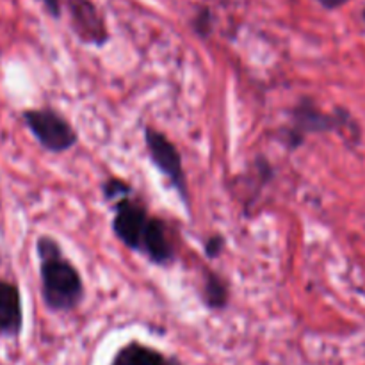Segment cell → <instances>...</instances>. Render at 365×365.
<instances>
[{
  "mask_svg": "<svg viewBox=\"0 0 365 365\" xmlns=\"http://www.w3.org/2000/svg\"><path fill=\"white\" fill-rule=\"evenodd\" d=\"M225 245H227V241H225L223 235H220V234L210 235V237L205 241V245H203L207 259H210V260L220 259L221 253H223V250H225Z\"/></svg>",
  "mask_w": 365,
  "mask_h": 365,
  "instance_id": "obj_10",
  "label": "cell"
},
{
  "mask_svg": "<svg viewBox=\"0 0 365 365\" xmlns=\"http://www.w3.org/2000/svg\"><path fill=\"white\" fill-rule=\"evenodd\" d=\"M70 9L71 27L77 32L81 41L95 46H103L109 41V31L96 7L89 0H73Z\"/></svg>",
  "mask_w": 365,
  "mask_h": 365,
  "instance_id": "obj_6",
  "label": "cell"
},
{
  "mask_svg": "<svg viewBox=\"0 0 365 365\" xmlns=\"http://www.w3.org/2000/svg\"><path fill=\"white\" fill-rule=\"evenodd\" d=\"M364 14H365V13H364Z\"/></svg>",
  "mask_w": 365,
  "mask_h": 365,
  "instance_id": "obj_13",
  "label": "cell"
},
{
  "mask_svg": "<svg viewBox=\"0 0 365 365\" xmlns=\"http://www.w3.org/2000/svg\"><path fill=\"white\" fill-rule=\"evenodd\" d=\"M319 2H321V6L327 7V9H337V7L344 6L348 0H319Z\"/></svg>",
  "mask_w": 365,
  "mask_h": 365,
  "instance_id": "obj_12",
  "label": "cell"
},
{
  "mask_svg": "<svg viewBox=\"0 0 365 365\" xmlns=\"http://www.w3.org/2000/svg\"><path fill=\"white\" fill-rule=\"evenodd\" d=\"M24 123L43 150L64 153L78 143V134L66 116L52 107H36L24 110Z\"/></svg>",
  "mask_w": 365,
  "mask_h": 365,
  "instance_id": "obj_3",
  "label": "cell"
},
{
  "mask_svg": "<svg viewBox=\"0 0 365 365\" xmlns=\"http://www.w3.org/2000/svg\"><path fill=\"white\" fill-rule=\"evenodd\" d=\"M43 4L53 18H61V0H43Z\"/></svg>",
  "mask_w": 365,
  "mask_h": 365,
  "instance_id": "obj_11",
  "label": "cell"
},
{
  "mask_svg": "<svg viewBox=\"0 0 365 365\" xmlns=\"http://www.w3.org/2000/svg\"><path fill=\"white\" fill-rule=\"evenodd\" d=\"M39 260V285L45 305L52 312H70L84 299L81 271L64 255L59 241L52 235H39L36 241Z\"/></svg>",
  "mask_w": 365,
  "mask_h": 365,
  "instance_id": "obj_2",
  "label": "cell"
},
{
  "mask_svg": "<svg viewBox=\"0 0 365 365\" xmlns=\"http://www.w3.org/2000/svg\"><path fill=\"white\" fill-rule=\"evenodd\" d=\"M102 195L113 203L110 228L125 248L139 253L155 266L166 267L175 262V246L170 228L152 214L127 180L110 177L102 184Z\"/></svg>",
  "mask_w": 365,
  "mask_h": 365,
  "instance_id": "obj_1",
  "label": "cell"
},
{
  "mask_svg": "<svg viewBox=\"0 0 365 365\" xmlns=\"http://www.w3.org/2000/svg\"><path fill=\"white\" fill-rule=\"evenodd\" d=\"M342 120L331 114L323 113L314 106L312 100H302L292 113V123L287 132V143L291 148H298L305 138L314 132H327L341 127Z\"/></svg>",
  "mask_w": 365,
  "mask_h": 365,
  "instance_id": "obj_5",
  "label": "cell"
},
{
  "mask_svg": "<svg viewBox=\"0 0 365 365\" xmlns=\"http://www.w3.org/2000/svg\"><path fill=\"white\" fill-rule=\"evenodd\" d=\"M145 145L148 152L150 160L157 168L160 175L168 180L170 187L177 192L178 200L185 205V209H191V200H189V184L184 171V163L177 146L171 143L164 132L157 130L153 127H145Z\"/></svg>",
  "mask_w": 365,
  "mask_h": 365,
  "instance_id": "obj_4",
  "label": "cell"
},
{
  "mask_svg": "<svg viewBox=\"0 0 365 365\" xmlns=\"http://www.w3.org/2000/svg\"><path fill=\"white\" fill-rule=\"evenodd\" d=\"M24 324L20 289L9 282H0V335H18Z\"/></svg>",
  "mask_w": 365,
  "mask_h": 365,
  "instance_id": "obj_7",
  "label": "cell"
},
{
  "mask_svg": "<svg viewBox=\"0 0 365 365\" xmlns=\"http://www.w3.org/2000/svg\"><path fill=\"white\" fill-rule=\"evenodd\" d=\"M116 365H168L159 351L141 344H130L120 351Z\"/></svg>",
  "mask_w": 365,
  "mask_h": 365,
  "instance_id": "obj_9",
  "label": "cell"
},
{
  "mask_svg": "<svg viewBox=\"0 0 365 365\" xmlns=\"http://www.w3.org/2000/svg\"><path fill=\"white\" fill-rule=\"evenodd\" d=\"M202 298L209 309L221 310L228 305V284L221 274L214 273L212 269H207L203 274V285H202Z\"/></svg>",
  "mask_w": 365,
  "mask_h": 365,
  "instance_id": "obj_8",
  "label": "cell"
}]
</instances>
